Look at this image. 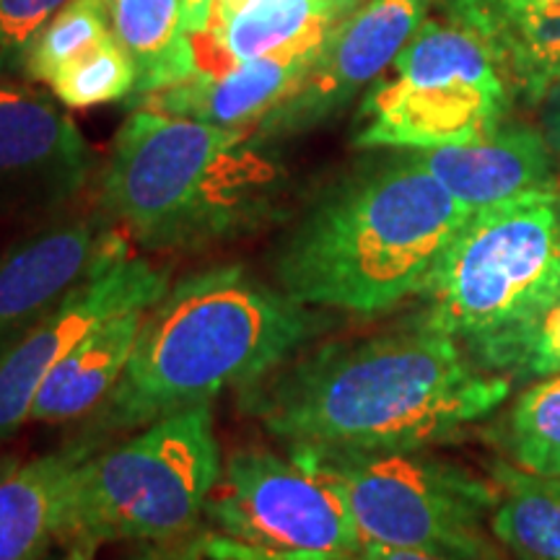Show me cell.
I'll return each instance as SVG.
<instances>
[{"label": "cell", "mask_w": 560, "mask_h": 560, "mask_svg": "<svg viewBox=\"0 0 560 560\" xmlns=\"http://www.w3.org/2000/svg\"><path fill=\"white\" fill-rule=\"evenodd\" d=\"M506 395V376L416 322L410 330L296 350L242 387L240 405L289 446L420 452L459 436Z\"/></svg>", "instance_id": "obj_1"}, {"label": "cell", "mask_w": 560, "mask_h": 560, "mask_svg": "<svg viewBox=\"0 0 560 560\" xmlns=\"http://www.w3.org/2000/svg\"><path fill=\"white\" fill-rule=\"evenodd\" d=\"M472 210L416 153L325 187L272 249V280L312 310L380 314L423 296Z\"/></svg>", "instance_id": "obj_2"}, {"label": "cell", "mask_w": 560, "mask_h": 560, "mask_svg": "<svg viewBox=\"0 0 560 560\" xmlns=\"http://www.w3.org/2000/svg\"><path fill=\"white\" fill-rule=\"evenodd\" d=\"M322 330L312 306L244 265L182 278L145 312L122 380L96 410L94 441L242 389Z\"/></svg>", "instance_id": "obj_3"}, {"label": "cell", "mask_w": 560, "mask_h": 560, "mask_svg": "<svg viewBox=\"0 0 560 560\" xmlns=\"http://www.w3.org/2000/svg\"><path fill=\"white\" fill-rule=\"evenodd\" d=\"M252 128L138 107L112 143L100 210L156 252L229 244L289 219V172Z\"/></svg>", "instance_id": "obj_4"}, {"label": "cell", "mask_w": 560, "mask_h": 560, "mask_svg": "<svg viewBox=\"0 0 560 560\" xmlns=\"http://www.w3.org/2000/svg\"><path fill=\"white\" fill-rule=\"evenodd\" d=\"M221 472L210 402L153 420L81 462L60 540L83 552L115 540H177L198 527Z\"/></svg>", "instance_id": "obj_5"}, {"label": "cell", "mask_w": 560, "mask_h": 560, "mask_svg": "<svg viewBox=\"0 0 560 560\" xmlns=\"http://www.w3.org/2000/svg\"><path fill=\"white\" fill-rule=\"evenodd\" d=\"M416 322L467 350L529 322L560 299V200L532 192L470 213L457 231Z\"/></svg>", "instance_id": "obj_6"}, {"label": "cell", "mask_w": 560, "mask_h": 560, "mask_svg": "<svg viewBox=\"0 0 560 560\" xmlns=\"http://www.w3.org/2000/svg\"><path fill=\"white\" fill-rule=\"evenodd\" d=\"M291 454L340 488L363 542L446 560L493 558L482 522L499 501V488L465 467L420 452L291 446Z\"/></svg>", "instance_id": "obj_7"}, {"label": "cell", "mask_w": 560, "mask_h": 560, "mask_svg": "<svg viewBox=\"0 0 560 560\" xmlns=\"http://www.w3.org/2000/svg\"><path fill=\"white\" fill-rule=\"evenodd\" d=\"M488 37L470 21H423L392 62L395 73L363 100L355 145L429 151L499 128L506 86Z\"/></svg>", "instance_id": "obj_8"}, {"label": "cell", "mask_w": 560, "mask_h": 560, "mask_svg": "<svg viewBox=\"0 0 560 560\" xmlns=\"http://www.w3.org/2000/svg\"><path fill=\"white\" fill-rule=\"evenodd\" d=\"M206 516L223 537L249 548L350 552L363 545L340 488L293 454H231L206 503Z\"/></svg>", "instance_id": "obj_9"}, {"label": "cell", "mask_w": 560, "mask_h": 560, "mask_svg": "<svg viewBox=\"0 0 560 560\" xmlns=\"http://www.w3.org/2000/svg\"><path fill=\"white\" fill-rule=\"evenodd\" d=\"M170 289V270L125 255L75 285L66 299L0 350V444L32 418L37 392L50 371L109 319L151 310Z\"/></svg>", "instance_id": "obj_10"}, {"label": "cell", "mask_w": 560, "mask_h": 560, "mask_svg": "<svg viewBox=\"0 0 560 560\" xmlns=\"http://www.w3.org/2000/svg\"><path fill=\"white\" fill-rule=\"evenodd\" d=\"M425 21V0H366L327 34L306 75L276 109L252 125L257 138L278 143L304 136L387 70Z\"/></svg>", "instance_id": "obj_11"}, {"label": "cell", "mask_w": 560, "mask_h": 560, "mask_svg": "<svg viewBox=\"0 0 560 560\" xmlns=\"http://www.w3.org/2000/svg\"><path fill=\"white\" fill-rule=\"evenodd\" d=\"M94 172L86 138L45 91L0 75V206L60 210Z\"/></svg>", "instance_id": "obj_12"}, {"label": "cell", "mask_w": 560, "mask_h": 560, "mask_svg": "<svg viewBox=\"0 0 560 560\" xmlns=\"http://www.w3.org/2000/svg\"><path fill=\"white\" fill-rule=\"evenodd\" d=\"M109 215H62L0 255V350L96 270L130 255Z\"/></svg>", "instance_id": "obj_13"}, {"label": "cell", "mask_w": 560, "mask_h": 560, "mask_svg": "<svg viewBox=\"0 0 560 560\" xmlns=\"http://www.w3.org/2000/svg\"><path fill=\"white\" fill-rule=\"evenodd\" d=\"M361 3L366 0H215L208 30L192 37L195 75L322 45Z\"/></svg>", "instance_id": "obj_14"}, {"label": "cell", "mask_w": 560, "mask_h": 560, "mask_svg": "<svg viewBox=\"0 0 560 560\" xmlns=\"http://www.w3.org/2000/svg\"><path fill=\"white\" fill-rule=\"evenodd\" d=\"M322 45L242 62L219 75H192L174 86L136 96L130 104L132 109L143 107L221 128H252L293 94L317 60Z\"/></svg>", "instance_id": "obj_15"}, {"label": "cell", "mask_w": 560, "mask_h": 560, "mask_svg": "<svg viewBox=\"0 0 560 560\" xmlns=\"http://www.w3.org/2000/svg\"><path fill=\"white\" fill-rule=\"evenodd\" d=\"M412 153L472 213L552 190L548 145L529 128H493L472 143Z\"/></svg>", "instance_id": "obj_16"}, {"label": "cell", "mask_w": 560, "mask_h": 560, "mask_svg": "<svg viewBox=\"0 0 560 560\" xmlns=\"http://www.w3.org/2000/svg\"><path fill=\"white\" fill-rule=\"evenodd\" d=\"M94 450V439L73 441L0 480V560H37L60 537L75 470Z\"/></svg>", "instance_id": "obj_17"}, {"label": "cell", "mask_w": 560, "mask_h": 560, "mask_svg": "<svg viewBox=\"0 0 560 560\" xmlns=\"http://www.w3.org/2000/svg\"><path fill=\"white\" fill-rule=\"evenodd\" d=\"M145 312L132 310L109 319L70 350L39 387L30 420L60 425L100 410L128 369Z\"/></svg>", "instance_id": "obj_18"}, {"label": "cell", "mask_w": 560, "mask_h": 560, "mask_svg": "<svg viewBox=\"0 0 560 560\" xmlns=\"http://www.w3.org/2000/svg\"><path fill=\"white\" fill-rule=\"evenodd\" d=\"M109 26L136 62V94L174 86L195 75L187 0H107Z\"/></svg>", "instance_id": "obj_19"}, {"label": "cell", "mask_w": 560, "mask_h": 560, "mask_svg": "<svg viewBox=\"0 0 560 560\" xmlns=\"http://www.w3.org/2000/svg\"><path fill=\"white\" fill-rule=\"evenodd\" d=\"M493 478V535L520 560H560V475L548 478L495 462Z\"/></svg>", "instance_id": "obj_20"}, {"label": "cell", "mask_w": 560, "mask_h": 560, "mask_svg": "<svg viewBox=\"0 0 560 560\" xmlns=\"http://www.w3.org/2000/svg\"><path fill=\"white\" fill-rule=\"evenodd\" d=\"M493 32L532 96L560 83V0H495Z\"/></svg>", "instance_id": "obj_21"}, {"label": "cell", "mask_w": 560, "mask_h": 560, "mask_svg": "<svg viewBox=\"0 0 560 560\" xmlns=\"http://www.w3.org/2000/svg\"><path fill=\"white\" fill-rule=\"evenodd\" d=\"M501 444L516 467L535 475H560V374L524 389L503 420Z\"/></svg>", "instance_id": "obj_22"}, {"label": "cell", "mask_w": 560, "mask_h": 560, "mask_svg": "<svg viewBox=\"0 0 560 560\" xmlns=\"http://www.w3.org/2000/svg\"><path fill=\"white\" fill-rule=\"evenodd\" d=\"M472 361L506 380H548L560 374V299L529 322L470 348Z\"/></svg>", "instance_id": "obj_23"}, {"label": "cell", "mask_w": 560, "mask_h": 560, "mask_svg": "<svg viewBox=\"0 0 560 560\" xmlns=\"http://www.w3.org/2000/svg\"><path fill=\"white\" fill-rule=\"evenodd\" d=\"M136 62L109 32L102 42L62 66L50 81V91L62 107L89 109L136 94Z\"/></svg>", "instance_id": "obj_24"}, {"label": "cell", "mask_w": 560, "mask_h": 560, "mask_svg": "<svg viewBox=\"0 0 560 560\" xmlns=\"http://www.w3.org/2000/svg\"><path fill=\"white\" fill-rule=\"evenodd\" d=\"M112 32L107 0H70L58 16L42 30L34 39L30 55L24 60L21 79L30 83H47L70 60L79 58L96 42H102Z\"/></svg>", "instance_id": "obj_25"}, {"label": "cell", "mask_w": 560, "mask_h": 560, "mask_svg": "<svg viewBox=\"0 0 560 560\" xmlns=\"http://www.w3.org/2000/svg\"><path fill=\"white\" fill-rule=\"evenodd\" d=\"M70 0H0V75H21L34 39Z\"/></svg>", "instance_id": "obj_26"}, {"label": "cell", "mask_w": 560, "mask_h": 560, "mask_svg": "<svg viewBox=\"0 0 560 560\" xmlns=\"http://www.w3.org/2000/svg\"><path fill=\"white\" fill-rule=\"evenodd\" d=\"M195 550H200L202 556L215 560H446L439 556H429V552L389 548V545L380 542H363L359 550L350 552H278L249 548V545L229 540L223 535L200 537L195 542Z\"/></svg>", "instance_id": "obj_27"}, {"label": "cell", "mask_w": 560, "mask_h": 560, "mask_svg": "<svg viewBox=\"0 0 560 560\" xmlns=\"http://www.w3.org/2000/svg\"><path fill=\"white\" fill-rule=\"evenodd\" d=\"M213 5L215 0H187V30H190V37L208 30Z\"/></svg>", "instance_id": "obj_28"}, {"label": "cell", "mask_w": 560, "mask_h": 560, "mask_svg": "<svg viewBox=\"0 0 560 560\" xmlns=\"http://www.w3.org/2000/svg\"><path fill=\"white\" fill-rule=\"evenodd\" d=\"M19 465H21V462H19L16 454H13V452H3V450H0V480H3L5 475H9V472L16 470Z\"/></svg>", "instance_id": "obj_29"}, {"label": "cell", "mask_w": 560, "mask_h": 560, "mask_svg": "<svg viewBox=\"0 0 560 560\" xmlns=\"http://www.w3.org/2000/svg\"><path fill=\"white\" fill-rule=\"evenodd\" d=\"M202 556H200V550H190V556H185V558H159V560H200ZM208 558V556H206ZM208 560H215V558H208Z\"/></svg>", "instance_id": "obj_30"}, {"label": "cell", "mask_w": 560, "mask_h": 560, "mask_svg": "<svg viewBox=\"0 0 560 560\" xmlns=\"http://www.w3.org/2000/svg\"><path fill=\"white\" fill-rule=\"evenodd\" d=\"M68 560H91V558H89V552H83V550H70Z\"/></svg>", "instance_id": "obj_31"}, {"label": "cell", "mask_w": 560, "mask_h": 560, "mask_svg": "<svg viewBox=\"0 0 560 560\" xmlns=\"http://www.w3.org/2000/svg\"><path fill=\"white\" fill-rule=\"evenodd\" d=\"M556 145L560 149V115H558V122H556Z\"/></svg>", "instance_id": "obj_32"}, {"label": "cell", "mask_w": 560, "mask_h": 560, "mask_svg": "<svg viewBox=\"0 0 560 560\" xmlns=\"http://www.w3.org/2000/svg\"><path fill=\"white\" fill-rule=\"evenodd\" d=\"M558 200H560V192H558Z\"/></svg>", "instance_id": "obj_33"}, {"label": "cell", "mask_w": 560, "mask_h": 560, "mask_svg": "<svg viewBox=\"0 0 560 560\" xmlns=\"http://www.w3.org/2000/svg\"><path fill=\"white\" fill-rule=\"evenodd\" d=\"M490 560H493V558H490Z\"/></svg>", "instance_id": "obj_34"}]
</instances>
